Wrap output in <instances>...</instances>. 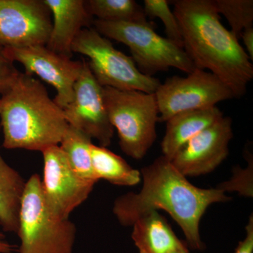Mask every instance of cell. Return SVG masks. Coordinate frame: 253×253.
Wrapping results in <instances>:
<instances>
[{"mask_svg":"<svg viewBox=\"0 0 253 253\" xmlns=\"http://www.w3.org/2000/svg\"><path fill=\"white\" fill-rule=\"evenodd\" d=\"M26 181L0 154V225L17 233L20 206Z\"/></svg>","mask_w":253,"mask_h":253,"instance_id":"cell-17","label":"cell"},{"mask_svg":"<svg viewBox=\"0 0 253 253\" xmlns=\"http://www.w3.org/2000/svg\"><path fill=\"white\" fill-rule=\"evenodd\" d=\"M246 236L240 241L234 253H253V217L251 215L246 227Z\"/></svg>","mask_w":253,"mask_h":253,"instance_id":"cell-25","label":"cell"},{"mask_svg":"<svg viewBox=\"0 0 253 253\" xmlns=\"http://www.w3.org/2000/svg\"><path fill=\"white\" fill-rule=\"evenodd\" d=\"M19 73L14 62L6 58L2 48L0 47V94L9 89Z\"/></svg>","mask_w":253,"mask_h":253,"instance_id":"cell-24","label":"cell"},{"mask_svg":"<svg viewBox=\"0 0 253 253\" xmlns=\"http://www.w3.org/2000/svg\"><path fill=\"white\" fill-rule=\"evenodd\" d=\"M102 94L121 150L134 159L144 158L157 138L159 113L155 94L110 86H103Z\"/></svg>","mask_w":253,"mask_h":253,"instance_id":"cell-5","label":"cell"},{"mask_svg":"<svg viewBox=\"0 0 253 253\" xmlns=\"http://www.w3.org/2000/svg\"><path fill=\"white\" fill-rule=\"evenodd\" d=\"M16 234L21 239L19 253L73 252L77 234L76 224L51 211L38 174H33L26 181Z\"/></svg>","mask_w":253,"mask_h":253,"instance_id":"cell-4","label":"cell"},{"mask_svg":"<svg viewBox=\"0 0 253 253\" xmlns=\"http://www.w3.org/2000/svg\"><path fill=\"white\" fill-rule=\"evenodd\" d=\"M143 186L138 193L129 192L115 200L113 212L121 225L132 226L139 217L151 211H166L180 226L191 249L203 251L200 222L208 208L230 201L222 190L202 189L193 185L161 156L141 171Z\"/></svg>","mask_w":253,"mask_h":253,"instance_id":"cell-1","label":"cell"},{"mask_svg":"<svg viewBox=\"0 0 253 253\" xmlns=\"http://www.w3.org/2000/svg\"><path fill=\"white\" fill-rule=\"evenodd\" d=\"M233 136L232 120L223 116L186 143L171 162L186 177L212 172L229 155Z\"/></svg>","mask_w":253,"mask_h":253,"instance_id":"cell-13","label":"cell"},{"mask_svg":"<svg viewBox=\"0 0 253 253\" xmlns=\"http://www.w3.org/2000/svg\"><path fill=\"white\" fill-rule=\"evenodd\" d=\"M51 16L43 0H0V47L46 45Z\"/></svg>","mask_w":253,"mask_h":253,"instance_id":"cell-11","label":"cell"},{"mask_svg":"<svg viewBox=\"0 0 253 253\" xmlns=\"http://www.w3.org/2000/svg\"><path fill=\"white\" fill-rule=\"evenodd\" d=\"M12 251V246L6 242L4 236L0 234V253H10Z\"/></svg>","mask_w":253,"mask_h":253,"instance_id":"cell-27","label":"cell"},{"mask_svg":"<svg viewBox=\"0 0 253 253\" xmlns=\"http://www.w3.org/2000/svg\"></svg>","mask_w":253,"mask_h":253,"instance_id":"cell-28","label":"cell"},{"mask_svg":"<svg viewBox=\"0 0 253 253\" xmlns=\"http://www.w3.org/2000/svg\"><path fill=\"white\" fill-rule=\"evenodd\" d=\"M248 156L249 166L246 169L235 167L233 170V176L229 181L221 183L217 186L218 189L226 191H236L241 196L253 197V155L250 151L246 153Z\"/></svg>","mask_w":253,"mask_h":253,"instance_id":"cell-23","label":"cell"},{"mask_svg":"<svg viewBox=\"0 0 253 253\" xmlns=\"http://www.w3.org/2000/svg\"><path fill=\"white\" fill-rule=\"evenodd\" d=\"M52 16V26L46 47L71 59L72 45L78 33L91 28L92 16L83 0H43Z\"/></svg>","mask_w":253,"mask_h":253,"instance_id":"cell-14","label":"cell"},{"mask_svg":"<svg viewBox=\"0 0 253 253\" xmlns=\"http://www.w3.org/2000/svg\"><path fill=\"white\" fill-rule=\"evenodd\" d=\"M173 4L184 49L196 69L209 70L242 97L253 78V66L239 39L220 21L214 0H175Z\"/></svg>","mask_w":253,"mask_h":253,"instance_id":"cell-2","label":"cell"},{"mask_svg":"<svg viewBox=\"0 0 253 253\" xmlns=\"http://www.w3.org/2000/svg\"><path fill=\"white\" fill-rule=\"evenodd\" d=\"M0 120L6 149L41 151L59 146L68 124L63 110L33 76L20 72L1 94Z\"/></svg>","mask_w":253,"mask_h":253,"instance_id":"cell-3","label":"cell"},{"mask_svg":"<svg viewBox=\"0 0 253 253\" xmlns=\"http://www.w3.org/2000/svg\"><path fill=\"white\" fill-rule=\"evenodd\" d=\"M0 98H1V94H0Z\"/></svg>","mask_w":253,"mask_h":253,"instance_id":"cell-29","label":"cell"},{"mask_svg":"<svg viewBox=\"0 0 253 253\" xmlns=\"http://www.w3.org/2000/svg\"><path fill=\"white\" fill-rule=\"evenodd\" d=\"M72 51L89 58L91 72L101 86L154 94L161 84L157 78L141 73L130 56L116 49L94 28H84L78 33Z\"/></svg>","mask_w":253,"mask_h":253,"instance_id":"cell-7","label":"cell"},{"mask_svg":"<svg viewBox=\"0 0 253 253\" xmlns=\"http://www.w3.org/2000/svg\"><path fill=\"white\" fill-rule=\"evenodd\" d=\"M91 166L96 180L105 179L114 185L132 186L141 181V172L124 159L101 146H90Z\"/></svg>","mask_w":253,"mask_h":253,"instance_id":"cell-18","label":"cell"},{"mask_svg":"<svg viewBox=\"0 0 253 253\" xmlns=\"http://www.w3.org/2000/svg\"><path fill=\"white\" fill-rule=\"evenodd\" d=\"M223 116L222 111L217 106L174 115L166 122V134L161 143L163 156L171 161L190 139Z\"/></svg>","mask_w":253,"mask_h":253,"instance_id":"cell-16","label":"cell"},{"mask_svg":"<svg viewBox=\"0 0 253 253\" xmlns=\"http://www.w3.org/2000/svg\"><path fill=\"white\" fill-rule=\"evenodd\" d=\"M92 25L101 36L128 46L136 67L146 76L154 77L156 73L168 71L170 68L187 74L196 69L184 49L157 34L151 23L113 22L96 19Z\"/></svg>","mask_w":253,"mask_h":253,"instance_id":"cell-6","label":"cell"},{"mask_svg":"<svg viewBox=\"0 0 253 253\" xmlns=\"http://www.w3.org/2000/svg\"><path fill=\"white\" fill-rule=\"evenodd\" d=\"M103 86L95 79L87 61L74 86L72 102L63 110L69 126L96 139L101 146L111 144L114 128L110 122L102 94Z\"/></svg>","mask_w":253,"mask_h":253,"instance_id":"cell-12","label":"cell"},{"mask_svg":"<svg viewBox=\"0 0 253 253\" xmlns=\"http://www.w3.org/2000/svg\"><path fill=\"white\" fill-rule=\"evenodd\" d=\"M144 11L146 17L158 18L164 25L166 38L176 46L184 49L182 35L174 12L167 0H144Z\"/></svg>","mask_w":253,"mask_h":253,"instance_id":"cell-22","label":"cell"},{"mask_svg":"<svg viewBox=\"0 0 253 253\" xmlns=\"http://www.w3.org/2000/svg\"><path fill=\"white\" fill-rule=\"evenodd\" d=\"M132 226L131 239L139 253H189L187 244L176 236L158 211L146 213Z\"/></svg>","mask_w":253,"mask_h":253,"instance_id":"cell-15","label":"cell"},{"mask_svg":"<svg viewBox=\"0 0 253 253\" xmlns=\"http://www.w3.org/2000/svg\"><path fill=\"white\" fill-rule=\"evenodd\" d=\"M44 176L43 195L53 212L69 219L70 214L88 199L94 183L83 179L75 172L59 146L42 152Z\"/></svg>","mask_w":253,"mask_h":253,"instance_id":"cell-10","label":"cell"},{"mask_svg":"<svg viewBox=\"0 0 253 253\" xmlns=\"http://www.w3.org/2000/svg\"><path fill=\"white\" fill-rule=\"evenodd\" d=\"M91 139L83 131L68 125L59 146L75 172L83 179L96 184L98 181L91 166Z\"/></svg>","mask_w":253,"mask_h":253,"instance_id":"cell-19","label":"cell"},{"mask_svg":"<svg viewBox=\"0 0 253 253\" xmlns=\"http://www.w3.org/2000/svg\"><path fill=\"white\" fill-rule=\"evenodd\" d=\"M159 122L177 113L216 106L235 98L225 83L211 72L196 69L186 77L174 76L161 83L156 92Z\"/></svg>","mask_w":253,"mask_h":253,"instance_id":"cell-8","label":"cell"},{"mask_svg":"<svg viewBox=\"0 0 253 253\" xmlns=\"http://www.w3.org/2000/svg\"><path fill=\"white\" fill-rule=\"evenodd\" d=\"M219 14L227 20L231 32L239 39L246 28L253 26V0H214Z\"/></svg>","mask_w":253,"mask_h":253,"instance_id":"cell-21","label":"cell"},{"mask_svg":"<svg viewBox=\"0 0 253 253\" xmlns=\"http://www.w3.org/2000/svg\"><path fill=\"white\" fill-rule=\"evenodd\" d=\"M6 58L18 62L26 73L39 76L56 89L54 101L64 109L72 102L74 86L83 71L84 59L73 61L51 51L46 45L2 48Z\"/></svg>","mask_w":253,"mask_h":253,"instance_id":"cell-9","label":"cell"},{"mask_svg":"<svg viewBox=\"0 0 253 253\" xmlns=\"http://www.w3.org/2000/svg\"><path fill=\"white\" fill-rule=\"evenodd\" d=\"M251 61L253 60V26L244 29L241 34Z\"/></svg>","mask_w":253,"mask_h":253,"instance_id":"cell-26","label":"cell"},{"mask_svg":"<svg viewBox=\"0 0 253 253\" xmlns=\"http://www.w3.org/2000/svg\"><path fill=\"white\" fill-rule=\"evenodd\" d=\"M84 2L89 14L100 21L150 23L143 6L134 0H89Z\"/></svg>","mask_w":253,"mask_h":253,"instance_id":"cell-20","label":"cell"}]
</instances>
